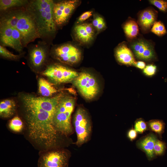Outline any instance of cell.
<instances>
[{"mask_svg":"<svg viewBox=\"0 0 167 167\" xmlns=\"http://www.w3.org/2000/svg\"><path fill=\"white\" fill-rule=\"evenodd\" d=\"M38 92L42 97H49L59 91L53 84L42 78L38 80Z\"/></svg>","mask_w":167,"mask_h":167,"instance_id":"e0dca14e","label":"cell"},{"mask_svg":"<svg viewBox=\"0 0 167 167\" xmlns=\"http://www.w3.org/2000/svg\"><path fill=\"white\" fill-rule=\"evenodd\" d=\"M150 3L157 7L160 11L166 12L167 11V1L162 0H151Z\"/></svg>","mask_w":167,"mask_h":167,"instance_id":"83f0119b","label":"cell"},{"mask_svg":"<svg viewBox=\"0 0 167 167\" xmlns=\"http://www.w3.org/2000/svg\"><path fill=\"white\" fill-rule=\"evenodd\" d=\"M42 74L57 84L73 81L79 75L75 71L59 64L48 66Z\"/></svg>","mask_w":167,"mask_h":167,"instance_id":"ba28073f","label":"cell"},{"mask_svg":"<svg viewBox=\"0 0 167 167\" xmlns=\"http://www.w3.org/2000/svg\"><path fill=\"white\" fill-rule=\"evenodd\" d=\"M101 17L97 16L92 21V24L96 28H97L99 22Z\"/></svg>","mask_w":167,"mask_h":167,"instance_id":"836d02e7","label":"cell"},{"mask_svg":"<svg viewBox=\"0 0 167 167\" xmlns=\"http://www.w3.org/2000/svg\"><path fill=\"white\" fill-rule=\"evenodd\" d=\"M74 98L63 96L58 104L53 118L54 126L59 133L68 136L72 133L71 116L75 106Z\"/></svg>","mask_w":167,"mask_h":167,"instance_id":"277c9868","label":"cell"},{"mask_svg":"<svg viewBox=\"0 0 167 167\" xmlns=\"http://www.w3.org/2000/svg\"><path fill=\"white\" fill-rule=\"evenodd\" d=\"M151 31L159 36H163L167 32L164 25L161 21H156L152 26Z\"/></svg>","mask_w":167,"mask_h":167,"instance_id":"cb8c5ba5","label":"cell"},{"mask_svg":"<svg viewBox=\"0 0 167 167\" xmlns=\"http://www.w3.org/2000/svg\"><path fill=\"white\" fill-rule=\"evenodd\" d=\"M134 129L139 134H142L148 130V127L147 123L143 119H139L135 122Z\"/></svg>","mask_w":167,"mask_h":167,"instance_id":"d4e9b609","label":"cell"},{"mask_svg":"<svg viewBox=\"0 0 167 167\" xmlns=\"http://www.w3.org/2000/svg\"><path fill=\"white\" fill-rule=\"evenodd\" d=\"M8 126L12 131L15 132H19L24 128V124L20 118L16 116L10 120Z\"/></svg>","mask_w":167,"mask_h":167,"instance_id":"603a6c76","label":"cell"},{"mask_svg":"<svg viewBox=\"0 0 167 167\" xmlns=\"http://www.w3.org/2000/svg\"><path fill=\"white\" fill-rule=\"evenodd\" d=\"M0 24L17 29L21 35L23 46L40 37L33 17L26 9L8 11L1 19Z\"/></svg>","mask_w":167,"mask_h":167,"instance_id":"7a4b0ae2","label":"cell"},{"mask_svg":"<svg viewBox=\"0 0 167 167\" xmlns=\"http://www.w3.org/2000/svg\"><path fill=\"white\" fill-rule=\"evenodd\" d=\"M157 139V137L154 134L150 133L138 140L136 145L139 149L144 152L149 159L151 160L155 156L154 147Z\"/></svg>","mask_w":167,"mask_h":167,"instance_id":"7c38bea8","label":"cell"},{"mask_svg":"<svg viewBox=\"0 0 167 167\" xmlns=\"http://www.w3.org/2000/svg\"><path fill=\"white\" fill-rule=\"evenodd\" d=\"M54 3L52 0L30 1L26 10L33 17L40 37L49 38L56 31L53 10Z\"/></svg>","mask_w":167,"mask_h":167,"instance_id":"3957f363","label":"cell"},{"mask_svg":"<svg viewBox=\"0 0 167 167\" xmlns=\"http://www.w3.org/2000/svg\"><path fill=\"white\" fill-rule=\"evenodd\" d=\"M137 133L134 128H131L127 131V136L130 141H133L137 138Z\"/></svg>","mask_w":167,"mask_h":167,"instance_id":"f546056e","label":"cell"},{"mask_svg":"<svg viewBox=\"0 0 167 167\" xmlns=\"http://www.w3.org/2000/svg\"><path fill=\"white\" fill-rule=\"evenodd\" d=\"M0 40L1 45L13 48L12 27L7 25H0Z\"/></svg>","mask_w":167,"mask_h":167,"instance_id":"d6986e66","label":"cell"},{"mask_svg":"<svg viewBox=\"0 0 167 167\" xmlns=\"http://www.w3.org/2000/svg\"><path fill=\"white\" fill-rule=\"evenodd\" d=\"M29 2L26 0H0V10L4 11L11 8L27 5Z\"/></svg>","mask_w":167,"mask_h":167,"instance_id":"ffe728a7","label":"cell"},{"mask_svg":"<svg viewBox=\"0 0 167 167\" xmlns=\"http://www.w3.org/2000/svg\"><path fill=\"white\" fill-rule=\"evenodd\" d=\"M123 29L126 36L130 39H133L136 37L139 32L138 25L133 20L127 21L124 25Z\"/></svg>","mask_w":167,"mask_h":167,"instance_id":"44dd1931","label":"cell"},{"mask_svg":"<svg viewBox=\"0 0 167 167\" xmlns=\"http://www.w3.org/2000/svg\"><path fill=\"white\" fill-rule=\"evenodd\" d=\"M105 27V23L103 18L101 17L98 24L96 28L98 31L103 29Z\"/></svg>","mask_w":167,"mask_h":167,"instance_id":"1f68e13d","label":"cell"},{"mask_svg":"<svg viewBox=\"0 0 167 167\" xmlns=\"http://www.w3.org/2000/svg\"><path fill=\"white\" fill-rule=\"evenodd\" d=\"M135 66L141 69H144L146 66L145 62L142 61L136 62Z\"/></svg>","mask_w":167,"mask_h":167,"instance_id":"d6a6232c","label":"cell"},{"mask_svg":"<svg viewBox=\"0 0 167 167\" xmlns=\"http://www.w3.org/2000/svg\"><path fill=\"white\" fill-rule=\"evenodd\" d=\"M47 49L42 44L36 45L31 48L29 52V59L34 67L38 68L44 64L47 57Z\"/></svg>","mask_w":167,"mask_h":167,"instance_id":"4fadbf2b","label":"cell"},{"mask_svg":"<svg viewBox=\"0 0 167 167\" xmlns=\"http://www.w3.org/2000/svg\"><path fill=\"white\" fill-rule=\"evenodd\" d=\"M115 54L117 60L120 63L135 66L136 62L134 55L125 44H121L118 46L115 50Z\"/></svg>","mask_w":167,"mask_h":167,"instance_id":"5bb4252c","label":"cell"},{"mask_svg":"<svg viewBox=\"0 0 167 167\" xmlns=\"http://www.w3.org/2000/svg\"><path fill=\"white\" fill-rule=\"evenodd\" d=\"M156 71V66L150 64L147 65L143 69V72L146 75L152 76L154 75Z\"/></svg>","mask_w":167,"mask_h":167,"instance_id":"f1b7e54d","label":"cell"},{"mask_svg":"<svg viewBox=\"0 0 167 167\" xmlns=\"http://www.w3.org/2000/svg\"><path fill=\"white\" fill-rule=\"evenodd\" d=\"M0 54L4 58L11 60H16L19 58V55L11 53L4 46L0 45Z\"/></svg>","mask_w":167,"mask_h":167,"instance_id":"4316f807","label":"cell"},{"mask_svg":"<svg viewBox=\"0 0 167 167\" xmlns=\"http://www.w3.org/2000/svg\"><path fill=\"white\" fill-rule=\"evenodd\" d=\"M131 48L139 59L148 61L155 57L152 46L145 41L139 40L134 42L131 45Z\"/></svg>","mask_w":167,"mask_h":167,"instance_id":"8fae6325","label":"cell"},{"mask_svg":"<svg viewBox=\"0 0 167 167\" xmlns=\"http://www.w3.org/2000/svg\"><path fill=\"white\" fill-rule=\"evenodd\" d=\"M53 53L58 60L69 65L78 63L81 57L80 50L71 44H66L58 46L54 49Z\"/></svg>","mask_w":167,"mask_h":167,"instance_id":"9c48e42d","label":"cell"},{"mask_svg":"<svg viewBox=\"0 0 167 167\" xmlns=\"http://www.w3.org/2000/svg\"><path fill=\"white\" fill-rule=\"evenodd\" d=\"M92 15V11H91L85 12L82 14L79 17L78 23L82 22L89 18Z\"/></svg>","mask_w":167,"mask_h":167,"instance_id":"4dcf8cb0","label":"cell"},{"mask_svg":"<svg viewBox=\"0 0 167 167\" xmlns=\"http://www.w3.org/2000/svg\"><path fill=\"white\" fill-rule=\"evenodd\" d=\"M73 123L77 136L75 144L80 147L88 141L92 130L90 119L85 109L82 108L77 109L74 115Z\"/></svg>","mask_w":167,"mask_h":167,"instance_id":"5b68a950","label":"cell"},{"mask_svg":"<svg viewBox=\"0 0 167 167\" xmlns=\"http://www.w3.org/2000/svg\"><path fill=\"white\" fill-rule=\"evenodd\" d=\"M74 31L79 41L84 43L90 42L93 38L94 32L91 24L84 23L76 25Z\"/></svg>","mask_w":167,"mask_h":167,"instance_id":"2e32d148","label":"cell"},{"mask_svg":"<svg viewBox=\"0 0 167 167\" xmlns=\"http://www.w3.org/2000/svg\"><path fill=\"white\" fill-rule=\"evenodd\" d=\"M166 148L165 143L157 139L155 143L154 147L155 155L156 156L162 155L164 153Z\"/></svg>","mask_w":167,"mask_h":167,"instance_id":"484cf974","label":"cell"},{"mask_svg":"<svg viewBox=\"0 0 167 167\" xmlns=\"http://www.w3.org/2000/svg\"><path fill=\"white\" fill-rule=\"evenodd\" d=\"M156 17V13L152 9H146L141 11L139 15L138 22L142 30L144 32L149 30Z\"/></svg>","mask_w":167,"mask_h":167,"instance_id":"9a60e30c","label":"cell"},{"mask_svg":"<svg viewBox=\"0 0 167 167\" xmlns=\"http://www.w3.org/2000/svg\"><path fill=\"white\" fill-rule=\"evenodd\" d=\"M62 93L51 97L24 94L21 97L29 137L34 142L46 148L53 147L59 133L54 127L53 118Z\"/></svg>","mask_w":167,"mask_h":167,"instance_id":"6da1fadb","label":"cell"},{"mask_svg":"<svg viewBox=\"0 0 167 167\" xmlns=\"http://www.w3.org/2000/svg\"><path fill=\"white\" fill-rule=\"evenodd\" d=\"M74 85L85 98L91 100L98 94L99 87L95 77L90 74L83 72L73 80Z\"/></svg>","mask_w":167,"mask_h":167,"instance_id":"52a82bcc","label":"cell"},{"mask_svg":"<svg viewBox=\"0 0 167 167\" xmlns=\"http://www.w3.org/2000/svg\"><path fill=\"white\" fill-rule=\"evenodd\" d=\"M69 156L63 149L46 151L41 153L37 167H68Z\"/></svg>","mask_w":167,"mask_h":167,"instance_id":"8992f818","label":"cell"},{"mask_svg":"<svg viewBox=\"0 0 167 167\" xmlns=\"http://www.w3.org/2000/svg\"><path fill=\"white\" fill-rule=\"evenodd\" d=\"M78 1H65L54 3L53 17L56 26H61L68 20L78 4Z\"/></svg>","mask_w":167,"mask_h":167,"instance_id":"30bf717a","label":"cell"},{"mask_svg":"<svg viewBox=\"0 0 167 167\" xmlns=\"http://www.w3.org/2000/svg\"><path fill=\"white\" fill-rule=\"evenodd\" d=\"M148 129L161 137L164 133L165 124L163 121L160 120H153L147 123Z\"/></svg>","mask_w":167,"mask_h":167,"instance_id":"7402d4cb","label":"cell"},{"mask_svg":"<svg viewBox=\"0 0 167 167\" xmlns=\"http://www.w3.org/2000/svg\"><path fill=\"white\" fill-rule=\"evenodd\" d=\"M16 108V103L12 99H6L0 102V116L7 118L11 117L15 113Z\"/></svg>","mask_w":167,"mask_h":167,"instance_id":"ac0fdd59","label":"cell"}]
</instances>
